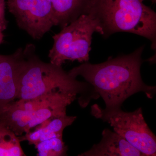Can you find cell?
Instances as JSON below:
<instances>
[{
	"label": "cell",
	"mask_w": 156,
	"mask_h": 156,
	"mask_svg": "<svg viewBox=\"0 0 156 156\" xmlns=\"http://www.w3.org/2000/svg\"><path fill=\"white\" fill-rule=\"evenodd\" d=\"M144 48L141 46L128 55L109 58L99 64L85 62L68 73L75 78L83 77L102 97L106 108H121L126 99L137 92H144L152 98L156 87L144 83L140 74Z\"/></svg>",
	"instance_id": "6da1fadb"
},
{
	"label": "cell",
	"mask_w": 156,
	"mask_h": 156,
	"mask_svg": "<svg viewBox=\"0 0 156 156\" xmlns=\"http://www.w3.org/2000/svg\"><path fill=\"white\" fill-rule=\"evenodd\" d=\"M15 52L18 100H30L56 92L83 94L90 89V84L77 80L62 66L42 61L32 44Z\"/></svg>",
	"instance_id": "7a4b0ae2"
},
{
	"label": "cell",
	"mask_w": 156,
	"mask_h": 156,
	"mask_svg": "<svg viewBox=\"0 0 156 156\" xmlns=\"http://www.w3.org/2000/svg\"><path fill=\"white\" fill-rule=\"evenodd\" d=\"M144 0H90L87 14L98 23V33L105 38L118 32L145 37L156 49V13Z\"/></svg>",
	"instance_id": "3957f363"
},
{
	"label": "cell",
	"mask_w": 156,
	"mask_h": 156,
	"mask_svg": "<svg viewBox=\"0 0 156 156\" xmlns=\"http://www.w3.org/2000/svg\"><path fill=\"white\" fill-rule=\"evenodd\" d=\"M53 36L50 62L62 66L66 61L88 62L92 36L98 31L97 20L89 14L80 15Z\"/></svg>",
	"instance_id": "277c9868"
},
{
	"label": "cell",
	"mask_w": 156,
	"mask_h": 156,
	"mask_svg": "<svg viewBox=\"0 0 156 156\" xmlns=\"http://www.w3.org/2000/svg\"><path fill=\"white\" fill-rule=\"evenodd\" d=\"M92 115L106 122L131 145L144 156L156 155V137L146 122L141 108L125 112L121 108L103 109L97 105L92 106Z\"/></svg>",
	"instance_id": "5b68a950"
},
{
	"label": "cell",
	"mask_w": 156,
	"mask_h": 156,
	"mask_svg": "<svg viewBox=\"0 0 156 156\" xmlns=\"http://www.w3.org/2000/svg\"><path fill=\"white\" fill-rule=\"evenodd\" d=\"M19 28L34 40H40L54 26L50 0H21L14 11Z\"/></svg>",
	"instance_id": "8992f818"
},
{
	"label": "cell",
	"mask_w": 156,
	"mask_h": 156,
	"mask_svg": "<svg viewBox=\"0 0 156 156\" xmlns=\"http://www.w3.org/2000/svg\"><path fill=\"white\" fill-rule=\"evenodd\" d=\"M80 156H144L122 136L109 129H104L99 143Z\"/></svg>",
	"instance_id": "52a82bcc"
},
{
	"label": "cell",
	"mask_w": 156,
	"mask_h": 156,
	"mask_svg": "<svg viewBox=\"0 0 156 156\" xmlns=\"http://www.w3.org/2000/svg\"><path fill=\"white\" fill-rule=\"evenodd\" d=\"M17 59L16 52L0 61V111L17 99Z\"/></svg>",
	"instance_id": "ba28073f"
},
{
	"label": "cell",
	"mask_w": 156,
	"mask_h": 156,
	"mask_svg": "<svg viewBox=\"0 0 156 156\" xmlns=\"http://www.w3.org/2000/svg\"><path fill=\"white\" fill-rule=\"evenodd\" d=\"M76 118L66 114L47 120L39 125L34 131L26 133L21 140H27L30 144L35 145L44 140L62 136L65 128L71 126Z\"/></svg>",
	"instance_id": "9c48e42d"
},
{
	"label": "cell",
	"mask_w": 156,
	"mask_h": 156,
	"mask_svg": "<svg viewBox=\"0 0 156 156\" xmlns=\"http://www.w3.org/2000/svg\"><path fill=\"white\" fill-rule=\"evenodd\" d=\"M90 0H50L53 7L54 26L62 28L82 14H87Z\"/></svg>",
	"instance_id": "30bf717a"
},
{
	"label": "cell",
	"mask_w": 156,
	"mask_h": 156,
	"mask_svg": "<svg viewBox=\"0 0 156 156\" xmlns=\"http://www.w3.org/2000/svg\"><path fill=\"white\" fill-rule=\"evenodd\" d=\"M32 115V112L20 108L13 101L0 111V124L20 136L25 133Z\"/></svg>",
	"instance_id": "8fae6325"
},
{
	"label": "cell",
	"mask_w": 156,
	"mask_h": 156,
	"mask_svg": "<svg viewBox=\"0 0 156 156\" xmlns=\"http://www.w3.org/2000/svg\"><path fill=\"white\" fill-rule=\"evenodd\" d=\"M77 94L61 92L49 93L30 100H20L14 101L20 108L34 112L38 109L56 105L68 106L76 98Z\"/></svg>",
	"instance_id": "7c38bea8"
},
{
	"label": "cell",
	"mask_w": 156,
	"mask_h": 156,
	"mask_svg": "<svg viewBox=\"0 0 156 156\" xmlns=\"http://www.w3.org/2000/svg\"><path fill=\"white\" fill-rule=\"evenodd\" d=\"M13 131L0 124V156H26L20 140Z\"/></svg>",
	"instance_id": "4fadbf2b"
},
{
	"label": "cell",
	"mask_w": 156,
	"mask_h": 156,
	"mask_svg": "<svg viewBox=\"0 0 156 156\" xmlns=\"http://www.w3.org/2000/svg\"><path fill=\"white\" fill-rule=\"evenodd\" d=\"M66 105H56L38 109L32 112V118L27 128L25 134L30 132L32 128L41 125L47 120L66 115Z\"/></svg>",
	"instance_id": "5bb4252c"
},
{
	"label": "cell",
	"mask_w": 156,
	"mask_h": 156,
	"mask_svg": "<svg viewBox=\"0 0 156 156\" xmlns=\"http://www.w3.org/2000/svg\"><path fill=\"white\" fill-rule=\"evenodd\" d=\"M39 156L67 155V147L65 144L62 136L54 137L44 140L35 145Z\"/></svg>",
	"instance_id": "9a60e30c"
},
{
	"label": "cell",
	"mask_w": 156,
	"mask_h": 156,
	"mask_svg": "<svg viewBox=\"0 0 156 156\" xmlns=\"http://www.w3.org/2000/svg\"><path fill=\"white\" fill-rule=\"evenodd\" d=\"M5 0H0V30L4 31L7 29L8 22L5 17Z\"/></svg>",
	"instance_id": "2e32d148"
},
{
	"label": "cell",
	"mask_w": 156,
	"mask_h": 156,
	"mask_svg": "<svg viewBox=\"0 0 156 156\" xmlns=\"http://www.w3.org/2000/svg\"><path fill=\"white\" fill-rule=\"evenodd\" d=\"M4 35L3 34V32L0 30V44L2 43L4 40Z\"/></svg>",
	"instance_id": "e0dca14e"
},
{
	"label": "cell",
	"mask_w": 156,
	"mask_h": 156,
	"mask_svg": "<svg viewBox=\"0 0 156 156\" xmlns=\"http://www.w3.org/2000/svg\"><path fill=\"white\" fill-rule=\"evenodd\" d=\"M5 56V55H1V54H0V61H1L3 58H4Z\"/></svg>",
	"instance_id": "ac0fdd59"
},
{
	"label": "cell",
	"mask_w": 156,
	"mask_h": 156,
	"mask_svg": "<svg viewBox=\"0 0 156 156\" xmlns=\"http://www.w3.org/2000/svg\"><path fill=\"white\" fill-rule=\"evenodd\" d=\"M150 1L152 2L153 3H155L156 2V0H150Z\"/></svg>",
	"instance_id": "d6986e66"
}]
</instances>
